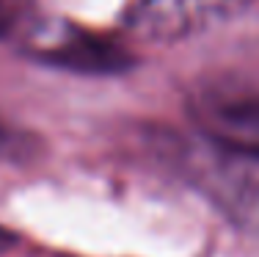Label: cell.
<instances>
[{"mask_svg":"<svg viewBox=\"0 0 259 257\" xmlns=\"http://www.w3.org/2000/svg\"><path fill=\"white\" fill-rule=\"evenodd\" d=\"M14 17H17V9L11 0H0V36L9 33V28L14 25Z\"/></svg>","mask_w":259,"mask_h":257,"instance_id":"4","label":"cell"},{"mask_svg":"<svg viewBox=\"0 0 259 257\" xmlns=\"http://www.w3.org/2000/svg\"><path fill=\"white\" fill-rule=\"evenodd\" d=\"M224 11V0H138L127 11V28L135 36L174 42L190 36Z\"/></svg>","mask_w":259,"mask_h":257,"instance_id":"3","label":"cell"},{"mask_svg":"<svg viewBox=\"0 0 259 257\" xmlns=\"http://www.w3.org/2000/svg\"><path fill=\"white\" fill-rule=\"evenodd\" d=\"M11 150H20V144H17V136H11V133H6V127L0 125V155H9Z\"/></svg>","mask_w":259,"mask_h":257,"instance_id":"5","label":"cell"},{"mask_svg":"<svg viewBox=\"0 0 259 257\" xmlns=\"http://www.w3.org/2000/svg\"><path fill=\"white\" fill-rule=\"evenodd\" d=\"M33 53L45 64L80 75H116L133 66V56L119 42L80 28L61 30L53 42L39 45Z\"/></svg>","mask_w":259,"mask_h":257,"instance_id":"1","label":"cell"},{"mask_svg":"<svg viewBox=\"0 0 259 257\" xmlns=\"http://www.w3.org/2000/svg\"><path fill=\"white\" fill-rule=\"evenodd\" d=\"M196 116L212 144L232 158L259 163V97H212Z\"/></svg>","mask_w":259,"mask_h":257,"instance_id":"2","label":"cell"},{"mask_svg":"<svg viewBox=\"0 0 259 257\" xmlns=\"http://www.w3.org/2000/svg\"><path fill=\"white\" fill-rule=\"evenodd\" d=\"M14 243H17V235L9 227H3V224H0V254H3L6 249H11Z\"/></svg>","mask_w":259,"mask_h":257,"instance_id":"6","label":"cell"}]
</instances>
